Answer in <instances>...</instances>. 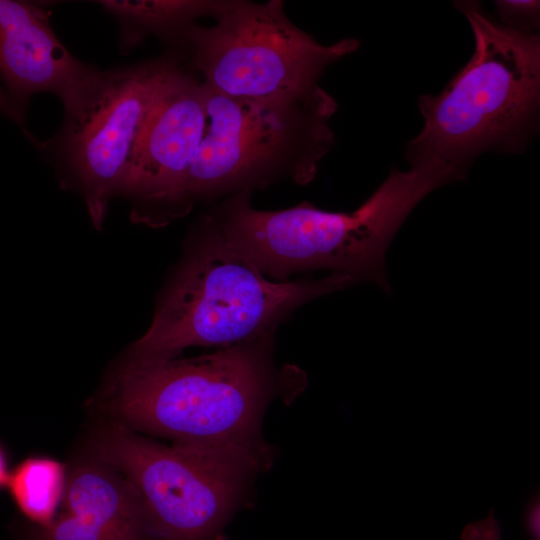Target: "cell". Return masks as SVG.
<instances>
[{"mask_svg": "<svg viewBox=\"0 0 540 540\" xmlns=\"http://www.w3.org/2000/svg\"><path fill=\"white\" fill-rule=\"evenodd\" d=\"M394 169L355 211L331 212L302 202L264 211L250 205V192L227 198L205 223L233 250L273 281L307 271L331 270L391 288L385 258L395 234L416 205L438 187L458 180L436 159Z\"/></svg>", "mask_w": 540, "mask_h": 540, "instance_id": "cell-1", "label": "cell"}, {"mask_svg": "<svg viewBox=\"0 0 540 540\" xmlns=\"http://www.w3.org/2000/svg\"><path fill=\"white\" fill-rule=\"evenodd\" d=\"M274 333L188 359H128L109 405L126 423L173 443L268 446L264 412L278 391Z\"/></svg>", "mask_w": 540, "mask_h": 540, "instance_id": "cell-2", "label": "cell"}, {"mask_svg": "<svg viewBox=\"0 0 540 540\" xmlns=\"http://www.w3.org/2000/svg\"><path fill=\"white\" fill-rule=\"evenodd\" d=\"M354 283L340 273L270 280L204 223L128 359L172 358L187 347L220 349L275 333L300 306Z\"/></svg>", "mask_w": 540, "mask_h": 540, "instance_id": "cell-3", "label": "cell"}, {"mask_svg": "<svg viewBox=\"0 0 540 540\" xmlns=\"http://www.w3.org/2000/svg\"><path fill=\"white\" fill-rule=\"evenodd\" d=\"M456 6L474 32L475 52L439 95L419 97L424 127L407 143L406 156L436 158L465 174L485 150H519L535 124L540 40L495 23L476 2Z\"/></svg>", "mask_w": 540, "mask_h": 540, "instance_id": "cell-4", "label": "cell"}, {"mask_svg": "<svg viewBox=\"0 0 540 540\" xmlns=\"http://www.w3.org/2000/svg\"><path fill=\"white\" fill-rule=\"evenodd\" d=\"M204 88L207 129L171 219L197 202L250 192L283 178L298 184L314 178L334 143L329 121L337 109L319 85L283 100L233 98Z\"/></svg>", "mask_w": 540, "mask_h": 540, "instance_id": "cell-5", "label": "cell"}, {"mask_svg": "<svg viewBox=\"0 0 540 540\" xmlns=\"http://www.w3.org/2000/svg\"><path fill=\"white\" fill-rule=\"evenodd\" d=\"M94 450L137 492L153 540H216L274 458L269 445L168 446L122 426L101 432Z\"/></svg>", "mask_w": 540, "mask_h": 540, "instance_id": "cell-6", "label": "cell"}, {"mask_svg": "<svg viewBox=\"0 0 540 540\" xmlns=\"http://www.w3.org/2000/svg\"><path fill=\"white\" fill-rule=\"evenodd\" d=\"M209 27L179 38L212 91L233 98L283 100L309 92L327 66L354 52L358 40L323 45L295 26L283 3L224 1Z\"/></svg>", "mask_w": 540, "mask_h": 540, "instance_id": "cell-7", "label": "cell"}, {"mask_svg": "<svg viewBox=\"0 0 540 540\" xmlns=\"http://www.w3.org/2000/svg\"><path fill=\"white\" fill-rule=\"evenodd\" d=\"M183 70L176 57L99 70L65 111L61 154L81 183L95 227L101 228L111 198L121 191L150 114Z\"/></svg>", "mask_w": 540, "mask_h": 540, "instance_id": "cell-8", "label": "cell"}, {"mask_svg": "<svg viewBox=\"0 0 540 540\" xmlns=\"http://www.w3.org/2000/svg\"><path fill=\"white\" fill-rule=\"evenodd\" d=\"M207 124L204 85L183 70L145 123L120 191L151 209L146 222L171 220L175 198Z\"/></svg>", "mask_w": 540, "mask_h": 540, "instance_id": "cell-9", "label": "cell"}, {"mask_svg": "<svg viewBox=\"0 0 540 540\" xmlns=\"http://www.w3.org/2000/svg\"><path fill=\"white\" fill-rule=\"evenodd\" d=\"M98 72L58 40L42 5L0 0V79L12 120L22 124L29 99L39 92L56 94L70 110Z\"/></svg>", "mask_w": 540, "mask_h": 540, "instance_id": "cell-10", "label": "cell"}, {"mask_svg": "<svg viewBox=\"0 0 540 540\" xmlns=\"http://www.w3.org/2000/svg\"><path fill=\"white\" fill-rule=\"evenodd\" d=\"M64 512L134 540H153L142 502L129 481L104 463L75 467L66 479Z\"/></svg>", "mask_w": 540, "mask_h": 540, "instance_id": "cell-11", "label": "cell"}, {"mask_svg": "<svg viewBox=\"0 0 540 540\" xmlns=\"http://www.w3.org/2000/svg\"><path fill=\"white\" fill-rule=\"evenodd\" d=\"M98 3L121 26V45L131 48L145 36L156 34L179 40L202 16H214L224 1L205 0H101Z\"/></svg>", "mask_w": 540, "mask_h": 540, "instance_id": "cell-12", "label": "cell"}, {"mask_svg": "<svg viewBox=\"0 0 540 540\" xmlns=\"http://www.w3.org/2000/svg\"><path fill=\"white\" fill-rule=\"evenodd\" d=\"M8 484L19 509L36 526H46L55 519L66 484L61 463L49 458L27 459L15 469Z\"/></svg>", "mask_w": 540, "mask_h": 540, "instance_id": "cell-13", "label": "cell"}, {"mask_svg": "<svg viewBox=\"0 0 540 540\" xmlns=\"http://www.w3.org/2000/svg\"><path fill=\"white\" fill-rule=\"evenodd\" d=\"M499 16L507 23V27L529 32L539 22L538 1L505 0L496 2Z\"/></svg>", "mask_w": 540, "mask_h": 540, "instance_id": "cell-14", "label": "cell"}, {"mask_svg": "<svg viewBox=\"0 0 540 540\" xmlns=\"http://www.w3.org/2000/svg\"><path fill=\"white\" fill-rule=\"evenodd\" d=\"M462 540H501L500 527L491 511L483 521L469 524L465 527Z\"/></svg>", "mask_w": 540, "mask_h": 540, "instance_id": "cell-15", "label": "cell"}, {"mask_svg": "<svg viewBox=\"0 0 540 540\" xmlns=\"http://www.w3.org/2000/svg\"><path fill=\"white\" fill-rule=\"evenodd\" d=\"M527 528L534 540H539V508L538 504L529 510L527 515Z\"/></svg>", "mask_w": 540, "mask_h": 540, "instance_id": "cell-16", "label": "cell"}, {"mask_svg": "<svg viewBox=\"0 0 540 540\" xmlns=\"http://www.w3.org/2000/svg\"><path fill=\"white\" fill-rule=\"evenodd\" d=\"M0 112L11 118V110L5 91L0 84Z\"/></svg>", "mask_w": 540, "mask_h": 540, "instance_id": "cell-17", "label": "cell"}, {"mask_svg": "<svg viewBox=\"0 0 540 540\" xmlns=\"http://www.w3.org/2000/svg\"><path fill=\"white\" fill-rule=\"evenodd\" d=\"M8 479L9 476L6 469V461L2 451L0 450V487L8 483Z\"/></svg>", "mask_w": 540, "mask_h": 540, "instance_id": "cell-18", "label": "cell"}, {"mask_svg": "<svg viewBox=\"0 0 540 540\" xmlns=\"http://www.w3.org/2000/svg\"><path fill=\"white\" fill-rule=\"evenodd\" d=\"M216 540H229V539L224 534H222Z\"/></svg>", "mask_w": 540, "mask_h": 540, "instance_id": "cell-19", "label": "cell"}]
</instances>
